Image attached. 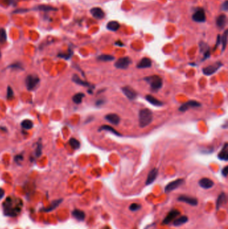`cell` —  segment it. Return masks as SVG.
Segmentation results:
<instances>
[{
  "label": "cell",
  "mask_w": 228,
  "mask_h": 229,
  "mask_svg": "<svg viewBox=\"0 0 228 229\" xmlns=\"http://www.w3.org/2000/svg\"><path fill=\"white\" fill-rule=\"evenodd\" d=\"M131 63V59L126 56V57H123L118 59L116 63H114V66L117 69H126Z\"/></svg>",
  "instance_id": "7"
},
{
  "label": "cell",
  "mask_w": 228,
  "mask_h": 229,
  "mask_svg": "<svg viewBox=\"0 0 228 229\" xmlns=\"http://www.w3.org/2000/svg\"><path fill=\"white\" fill-rule=\"evenodd\" d=\"M144 80L149 84L151 89L154 91H157L163 86V79L158 75H153L147 76L144 78Z\"/></svg>",
  "instance_id": "3"
},
{
  "label": "cell",
  "mask_w": 228,
  "mask_h": 229,
  "mask_svg": "<svg viewBox=\"0 0 228 229\" xmlns=\"http://www.w3.org/2000/svg\"><path fill=\"white\" fill-rule=\"evenodd\" d=\"M146 100H147L149 103H150L151 104H153L154 106L156 107H161L163 105V103L162 101L157 99V98L153 97L151 95H147L145 97Z\"/></svg>",
  "instance_id": "21"
},
{
  "label": "cell",
  "mask_w": 228,
  "mask_h": 229,
  "mask_svg": "<svg viewBox=\"0 0 228 229\" xmlns=\"http://www.w3.org/2000/svg\"><path fill=\"white\" fill-rule=\"evenodd\" d=\"M153 119V114L150 109L147 108L141 109L139 113V126L144 128L149 125Z\"/></svg>",
  "instance_id": "2"
},
{
  "label": "cell",
  "mask_w": 228,
  "mask_h": 229,
  "mask_svg": "<svg viewBox=\"0 0 228 229\" xmlns=\"http://www.w3.org/2000/svg\"><path fill=\"white\" fill-rule=\"evenodd\" d=\"M62 201V200H55V201L52 202L51 203V204H50V206H49L48 207H47L46 209H45L44 211H46V212L52 211V210L55 209L56 207H58V205L60 204Z\"/></svg>",
  "instance_id": "31"
},
{
  "label": "cell",
  "mask_w": 228,
  "mask_h": 229,
  "mask_svg": "<svg viewBox=\"0 0 228 229\" xmlns=\"http://www.w3.org/2000/svg\"><path fill=\"white\" fill-rule=\"evenodd\" d=\"M201 106V104L199 102L192 100L183 104L179 108V110L181 112H185L190 108H198V107H200Z\"/></svg>",
  "instance_id": "9"
},
{
  "label": "cell",
  "mask_w": 228,
  "mask_h": 229,
  "mask_svg": "<svg viewBox=\"0 0 228 229\" xmlns=\"http://www.w3.org/2000/svg\"><path fill=\"white\" fill-rule=\"evenodd\" d=\"M180 214H181V213H180L179 210H177V209H173V210H171L169 213H168L167 215L166 216L164 220H163L162 224L169 225L170 222L173 221V220L175 219L177 216H179Z\"/></svg>",
  "instance_id": "8"
},
{
  "label": "cell",
  "mask_w": 228,
  "mask_h": 229,
  "mask_svg": "<svg viewBox=\"0 0 228 229\" xmlns=\"http://www.w3.org/2000/svg\"><path fill=\"white\" fill-rule=\"evenodd\" d=\"M38 9L42 11H56L57 10V9L54 7L49 6V5H40V6H39Z\"/></svg>",
  "instance_id": "35"
},
{
  "label": "cell",
  "mask_w": 228,
  "mask_h": 229,
  "mask_svg": "<svg viewBox=\"0 0 228 229\" xmlns=\"http://www.w3.org/2000/svg\"><path fill=\"white\" fill-rule=\"evenodd\" d=\"M199 47H200L201 52H203V54H204V57L203 60H205V59L209 58L210 56L211 53L209 50V47L208 46V45L203 42H201L200 44H199Z\"/></svg>",
  "instance_id": "20"
},
{
  "label": "cell",
  "mask_w": 228,
  "mask_h": 229,
  "mask_svg": "<svg viewBox=\"0 0 228 229\" xmlns=\"http://www.w3.org/2000/svg\"><path fill=\"white\" fill-rule=\"evenodd\" d=\"M22 127L25 129H31L33 127V122L29 119H25L22 122Z\"/></svg>",
  "instance_id": "33"
},
{
  "label": "cell",
  "mask_w": 228,
  "mask_h": 229,
  "mask_svg": "<svg viewBox=\"0 0 228 229\" xmlns=\"http://www.w3.org/2000/svg\"><path fill=\"white\" fill-rule=\"evenodd\" d=\"M140 208H141V205L138 203H133L129 206V210L133 212L139 210Z\"/></svg>",
  "instance_id": "36"
},
{
  "label": "cell",
  "mask_w": 228,
  "mask_h": 229,
  "mask_svg": "<svg viewBox=\"0 0 228 229\" xmlns=\"http://www.w3.org/2000/svg\"><path fill=\"white\" fill-rule=\"evenodd\" d=\"M0 57H1V52H0Z\"/></svg>",
  "instance_id": "47"
},
{
  "label": "cell",
  "mask_w": 228,
  "mask_h": 229,
  "mask_svg": "<svg viewBox=\"0 0 228 229\" xmlns=\"http://www.w3.org/2000/svg\"><path fill=\"white\" fill-rule=\"evenodd\" d=\"M105 118L106 121L112 124V125H118L120 121V118L119 116L115 113H110L106 115Z\"/></svg>",
  "instance_id": "15"
},
{
  "label": "cell",
  "mask_w": 228,
  "mask_h": 229,
  "mask_svg": "<svg viewBox=\"0 0 228 229\" xmlns=\"http://www.w3.org/2000/svg\"><path fill=\"white\" fill-rule=\"evenodd\" d=\"M192 19L193 21L196 22H205L206 20V16H205L204 10L201 8L196 10L195 13L193 14Z\"/></svg>",
  "instance_id": "11"
},
{
  "label": "cell",
  "mask_w": 228,
  "mask_h": 229,
  "mask_svg": "<svg viewBox=\"0 0 228 229\" xmlns=\"http://www.w3.org/2000/svg\"><path fill=\"white\" fill-rule=\"evenodd\" d=\"M72 55V53H69V54H59V56L60 57H62L66 59H68L70 56Z\"/></svg>",
  "instance_id": "41"
},
{
  "label": "cell",
  "mask_w": 228,
  "mask_h": 229,
  "mask_svg": "<svg viewBox=\"0 0 228 229\" xmlns=\"http://www.w3.org/2000/svg\"><path fill=\"white\" fill-rule=\"evenodd\" d=\"M227 33H228V31L227 30H226L221 36V42L222 44V51H224L226 48L227 43Z\"/></svg>",
  "instance_id": "30"
},
{
  "label": "cell",
  "mask_w": 228,
  "mask_h": 229,
  "mask_svg": "<svg viewBox=\"0 0 228 229\" xmlns=\"http://www.w3.org/2000/svg\"><path fill=\"white\" fill-rule=\"evenodd\" d=\"M41 149H42L41 145H39L37 148V150H36V154H37V156H40V155H41V154H42Z\"/></svg>",
  "instance_id": "43"
},
{
  "label": "cell",
  "mask_w": 228,
  "mask_h": 229,
  "mask_svg": "<svg viewBox=\"0 0 228 229\" xmlns=\"http://www.w3.org/2000/svg\"><path fill=\"white\" fill-rule=\"evenodd\" d=\"M220 42H221L220 36L218 35V38H217V42H216V44H215V48H214V50L216 49V48L219 46V43H220Z\"/></svg>",
  "instance_id": "42"
},
{
  "label": "cell",
  "mask_w": 228,
  "mask_h": 229,
  "mask_svg": "<svg viewBox=\"0 0 228 229\" xmlns=\"http://www.w3.org/2000/svg\"><path fill=\"white\" fill-rule=\"evenodd\" d=\"M228 145L227 143H226L224 144L223 148L221 149L220 152L219 153L218 155V157L219 160H224V161H227L228 160Z\"/></svg>",
  "instance_id": "22"
},
{
  "label": "cell",
  "mask_w": 228,
  "mask_h": 229,
  "mask_svg": "<svg viewBox=\"0 0 228 229\" xmlns=\"http://www.w3.org/2000/svg\"><path fill=\"white\" fill-rule=\"evenodd\" d=\"M23 202L18 197L8 196L3 203V208L5 215L16 216L21 213Z\"/></svg>",
  "instance_id": "1"
},
{
  "label": "cell",
  "mask_w": 228,
  "mask_h": 229,
  "mask_svg": "<svg viewBox=\"0 0 228 229\" xmlns=\"http://www.w3.org/2000/svg\"><path fill=\"white\" fill-rule=\"evenodd\" d=\"M98 131H109V132L112 133V134H113L114 135H117V136H120V135H121V134H120V133L118 132L116 129H114L113 127H112L111 125H103L101 126L99 129H98Z\"/></svg>",
  "instance_id": "23"
},
{
  "label": "cell",
  "mask_w": 228,
  "mask_h": 229,
  "mask_svg": "<svg viewBox=\"0 0 228 229\" xmlns=\"http://www.w3.org/2000/svg\"><path fill=\"white\" fill-rule=\"evenodd\" d=\"M91 13L92 16L96 19H100L105 17V12L100 7H93L91 10Z\"/></svg>",
  "instance_id": "16"
},
{
  "label": "cell",
  "mask_w": 228,
  "mask_h": 229,
  "mask_svg": "<svg viewBox=\"0 0 228 229\" xmlns=\"http://www.w3.org/2000/svg\"><path fill=\"white\" fill-rule=\"evenodd\" d=\"M226 202V195L224 192H222L219 196H218V199H217L216 201V209L217 210H219L221 206L223 205V204Z\"/></svg>",
  "instance_id": "24"
},
{
  "label": "cell",
  "mask_w": 228,
  "mask_h": 229,
  "mask_svg": "<svg viewBox=\"0 0 228 229\" xmlns=\"http://www.w3.org/2000/svg\"><path fill=\"white\" fill-rule=\"evenodd\" d=\"M227 174H228V167L226 166L224 168H223V169H222L221 174L223 175L224 177H226L227 176Z\"/></svg>",
  "instance_id": "39"
},
{
  "label": "cell",
  "mask_w": 228,
  "mask_h": 229,
  "mask_svg": "<svg viewBox=\"0 0 228 229\" xmlns=\"http://www.w3.org/2000/svg\"><path fill=\"white\" fill-rule=\"evenodd\" d=\"M4 195H5V191L4 190V189L0 188V200L4 196Z\"/></svg>",
  "instance_id": "44"
},
{
  "label": "cell",
  "mask_w": 228,
  "mask_h": 229,
  "mask_svg": "<svg viewBox=\"0 0 228 229\" xmlns=\"http://www.w3.org/2000/svg\"><path fill=\"white\" fill-rule=\"evenodd\" d=\"M227 10H228V1L226 0V1H225L223 3V4H222L221 5V10L227 11Z\"/></svg>",
  "instance_id": "38"
},
{
  "label": "cell",
  "mask_w": 228,
  "mask_h": 229,
  "mask_svg": "<svg viewBox=\"0 0 228 229\" xmlns=\"http://www.w3.org/2000/svg\"><path fill=\"white\" fill-rule=\"evenodd\" d=\"M158 176V169L157 168H153L149 172L147 176V180H146V185H151L155 181L156 178Z\"/></svg>",
  "instance_id": "14"
},
{
  "label": "cell",
  "mask_w": 228,
  "mask_h": 229,
  "mask_svg": "<svg viewBox=\"0 0 228 229\" xmlns=\"http://www.w3.org/2000/svg\"><path fill=\"white\" fill-rule=\"evenodd\" d=\"M39 82H40V78H38V76L33 75H28L26 78V85L27 89L29 90H33L38 85Z\"/></svg>",
  "instance_id": "4"
},
{
  "label": "cell",
  "mask_w": 228,
  "mask_h": 229,
  "mask_svg": "<svg viewBox=\"0 0 228 229\" xmlns=\"http://www.w3.org/2000/svg\"><path fill=\"white\" fill-rule=\"evenodd\" d=\"M13 97V89L10 87H8L7 90V99H12Z\"/></svg>",
  "instance_id": "37"
},
{
  "label": "cell",
  "mask_w": 228,
  "mask_h": 229,
  "mask_svg": "<svg viewBox=\"0 0 228 229\" xmlns=\"http://www.w3.org/2000/svg\"><path fill=\"white\" fill-rule=\"evenodd\" d=\"M187 222H188V217L187 216H182L174 220L173 225L175 226V227H179V226H181L183 224H185V223Z\"/></svg>",
  "instance_id": "27"
},
{
  "label": "cell",
  "mask_w": 228,
  "mask_h": 229,
  "mask_svg": "<svg viewBox=\"0 0 228 229\" xmlns=\"http://www.w3.org/2000/svg\"><path fill=\"white\" fill-rule=\"evenodd\" d=\"M84 94L82 92H78L77 94L74 95V97H72V100L74 101V103L76 104H80L82 101L83 98L84 97Z\"/></svg>",
  "instance_id": "29"
},
{
  "label": "cell",
  "mask_w": 228,
  "mask_h": 229,
  "mask_svg": "<svg viewBox=\"0 0 228 229\" xmlns=\"http://www.w3.org/2000/svg\"><path fill=\"white\" fill-rule=\"evenodd\" d=\"M199 185L200 187L204 189L212 188L214 186V182L209 178H203L199 181Z\"/></svg>",
  "instance_id": "13"
},
{
  "label": "cell",
  "mask_w": 228,
  "mask_h": 229,
  "mask_svg": "<svg viewBox=\"0 0 228 229\" xmlns=\"http://www.w3.org/2000/svg\"><path fill=\"white\" fill-rule=\"evenodd\" d=\"M97 60L102 62H109L112 61L114 60V57L112 55H108V54H102L98 56L97 57Z\"/></svg>",
  "instance_id": "28"
},
{
  "label": "cell",
  "mask_w": 228,
  "mask_h": 229,
  "mask_svg": "<svg viewBox=\"0 0 228 229\" xmlns=\"http://www.w3.org/2000/svg\"><path fill=\"white\" fill-rule=\"evenodd\" d=\"M152 65V62L150 58H143L137 64V67L138 69H147L150 68Z\"/></svg>",
  "instance_id": "18"
},
{
  "label": "cell",
  "mask_w": 228,
  "mask_h": 229,
  "mask_svg": "<svg viewBox=\"0 0 228 229\" xmlns=\"http://www.w3.org/2000/svg\"><path fill=\"white\" fill-rule=\"evenodd\" d=\"M72 215L76 219L78 220H84L86 217V214L84 213V212L82 210H78V209H75V210L72 212Z\"/></svg>",
  "instance_id": "25"
},
{
  "label": "cell",
  "mask_w": 228,
  "mask_h": 229,
  "mask_svg": "<svg viewBox=\"0 0 228 229\" xmlns=\"http://www.w3.org/2000/svg\"><path fill=\"white\" fill-rule=\"evenodd\" d=\"M184 182L185 180L183 179H177L176 180L172 181V182L169 183L168 184L165 186V192L166 193H169V192L176 190V189L182 186L184 183Z\"/></svg>",
  "instance_id": "6"
},
{
  "label": "cell",
  "mask_w": 228,
  "mask_h": 229,
  "mask_svg": "<svg viewBox=\"0 0 228 229\" xmlns=\"http://www.w3.org/2000/svg\"><path fill=\"white\" fill-rule=\"evenodd\" d=\"M222 63L221 62H217V63L213 64L209 66H206L203 69V73L206 76H211L214 74L222 66Z\"/></svg>",
  "instance_id": "5"
},
{
  "label": "cell",
  "mask_w": 228,
  "mask_h": 229,
  "mask_svg": "<svg viewBox=\"0 0 228 229\" xmlns=\"http://www.w3.org/2000/svg\"><path fill=\"white\" fill-rule=\"evenodd\" d=\"M177 200L180 202H185L193 206H195L198 204V200L196 198L189 196L187 195H181L178 197Z\"/></svg>",
  "instance_id": "10"
},
{
  "label": "cell",
  "mask_w": 228,
  "mask_h": 229,
  "mask_svg": "<svg viewBox=\"0 0 228 229\" xmlns=\"http://www.w3.org/2000/svg\"><path fill=\"white\" fill-rule=\"evenodd\" d=\"M6 40H7L6 31H5L4 28H1V29H0V42L2 44H4Z\"/></svg>",
  "instance_id": "34"
},
{
  "label": "cell",
  "mask_w": 228,
  "mask_h": 229,
  "mask_svg": "<svg viewBox=\"0 0 228 229\" xmlns=\"http://www.w3.org/2000/svg\"><path fill=\"white\" fill-rule=\"evenodd\" d=\"M15 160L17 161V162H18L19 160H23V157L22 156V155H17V156H16L15 157Z\"/></svg>",
  "instance_id": "45"
},
{
  "label": "cell",
  "mask_w": 228,
  "mask_h": 229,
  "mask_svg": "<svg viewBox=\"0 0 228 229\" xmlns=\"http://www.w3.org/2000/svg\"><path fill=\"white\" fill-rule=\"evenodd\" d=\"M69 143L70 145H71L72 148L74 149H79L80 147V143L79 141L75 139V138H71V139L69 140Z\"/></svg>",
  "instance_id": "32"
},
{
  "label": "cell",
  "mask_w": 228,
  "mask_h": 229,
  "mask_svg": "<svg viewBox=\"0 0 228 229\" xmlns=\"http://www.w3.org/2000/svg\"><path fill=\"white\" fill-rule=\"evenodd\" d=\"M227 24V16L225 14H221L216 18V25L219 29H223Z\"/></svg>",
  "instance_id": "17"
},
{
  "label": "cell",
  "mask_w": 228,
  "mask_h": 229,
  "mask_svg": "<svg viewBox=\"0 0 228 229\" xmlns=\"http://www.w3.org/2000/svg\"><path fill=\"white\" fill-rule=\"evenodd\" d=\"M105 103V101L104 99H99L98 100L97 102H96V105L98 106V107H100L103 105Z\"/></svg>",
  "instance_id": "40"
},
{
  "label": "cell",
  "mask_w": 228,
  "mask_h": 229,
  "mask_svg": "<svg viewBox=\"0 0 228 229\" xmlns=\"http://www.w3.org/2000/svg\"><path fill=\"white\" fill-rule=\"evenodd\" d=\"M72 81H74L76 84H79V85H82V86H84V87H88L89 89H94V86L91 85V84H90L89 83H88V82L82 80V79L80 78L79 76H78L76 75H73V76H72Z\"/></svg>",
  "instance_id": "19"
},
{
  "label": "cell",
  "mask_w": 228,
  "mask_h": 229,
  "mask_svg": "<svg viewBox=\"0 0 228 229\" xmlns=\"http://www.w3.org/2000/svg\"><path fill=\"white\" fill-rule=\"evenodd\" d=\"M122 91L123 94L127 97L129 100H134L137 97V93L135 90L131 88V87L126 86L122 88Z\"/></svg>",
  "instance_id": "12"
},
{
  "label": "cell",
  "mask_w": 228,
  "mask_h": 229,
  "mask_svg": "<svg viewBox=\"0 0 228 229\" xmlns=\"http://www.w3.org/2000/svg\"><path fill=\"white\" fill-rule=\"evenodd\" d=\"M115 44L118 45V46H124V44L122 43V42H120V41H117V42H115Z\"/></svg>",
  "instance_id": "46"
},
{
  "label": "cell",
  "mask_w": 228,
  "mask_h": 229,
  "mask_svg": "<svg viewBox=\"0 0 228 229\" xmlns=\"http://www.w3.org/2000/svg\"><path fill=\"white\" fill-rule=\"evenodd\" d=\"M108 29L111 31H113V32H116L119 29L120 25L119 22L117 21H111L106 25Z\"/></svg>",
  "instance_id": "26"
}]
</instances>
